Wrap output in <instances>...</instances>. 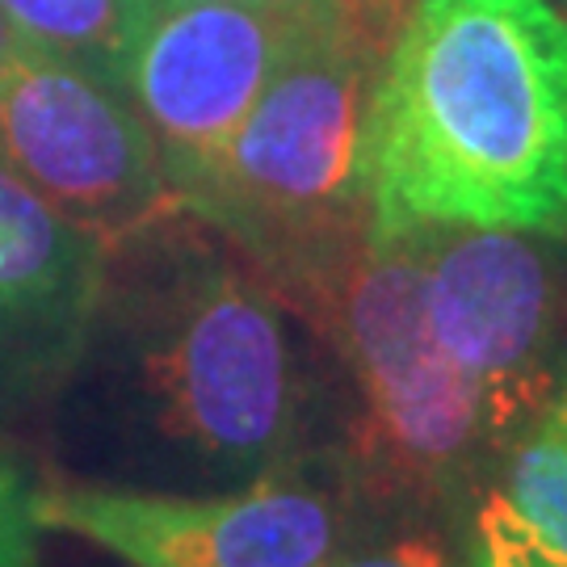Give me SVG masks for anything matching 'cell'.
<instances>
[{
    "mask_svg": "<svg viewBox=\"0 0 567 567\" xmlns=\"http://www.w3.org/2000/svg\"><path fill=\"white\" fill-rule=\"evenodd\" d=\"M152 0H0V13L39 55L76 63L118 89V68Z\"/></svg>",
    "mask_w": 567,
    "mask_h": 567,
    "instance_id": "11",
    "label": "cell"
},
{
    "mask_svg": "<svg viewBox=\"0 0 567 567\" xmlns=\"http://www.w3.org/2000/svg\"><path fill=\"white\" fill-rule=\"evenodd\" d=\"M374 236L567 240V21L547 0H416L365 122Z\"/></svg>",
    "mask_w": 567,
    "mask_h": 567,
    "instance_id": "2",
    "label": "cell"
},
{
    "mask_svg": "<svg viewBox=\"0 0 567 567\" xmlns=\"http://www.w3.org/2000/svg\"><path fill=\"white\" fill-rule=\"evenodd\" d=\"M164 4H278V0H164Z\"/></svg>",
    "mask_w": 567,
    "mask_h": 567,
    "instance_id": "16",
    "label": "cell"
},
{
    "mask_svg": "<svg viewBox=\"0 0 567 567\" xmlns=\"http://www.w3.org/2000/svg\"><path fill=\"white\" fill-rule=\"evenodd\" d=\"M105 240L0 168V400L60 391L84 344Z\"/></svg>",
    "mask_w": 567,
    "mask_h": 567,
    "instance_id": "9",
    "label": "cell"
},
{
    "mask_svg": "<svg viewBox=\"0 0 567 567\" xmlns=\"http://www.w3.org/2000/svg\"><path fill=\"white\" fill-rule=\"evenodd\" d=\"M475 534L484 567H567V379L501 450Z\"/></svg>",
    "mask_w": 567,
    "mask_h": 567,
    "instance_id": "10",
    "label": "cell"
},
{
    "mask_svg": "<svg viewBox=\"0 0 567 567\" xmlns=\"http://www.w3.org/2000/svg\"><path fill=\"white\" fill-rule=\"evenodd\" d=\"M39 534L34 487L0 458V567H39Z\"/></svg>",
    "mask_w": 567,
    "mask_h": 567,
    "instance_id": "12",
    "label": "cell"
},
{
    "mask_svg": "<svg viewBox=\"0 0 567 567\" xmlns=\"http://www.w3.org/2000/svg\"><path fill=\"white\" fill-rule=\"evenodd\" d=\"M30 55H39V51L13 30V21L0 13V76H4L9 68H18L21 60H30Z\"/></svg>",
    "mask_w": 567,
    "mask_h": 567,
    "instance_id": "14",
    "label": "cell"
},
{
    "mask_svg": "<svg viewBox=\"0 0 567 567\" xmlns=\"http://www.w3.org/2000/svg\"><path fill=\"white\" fill-rule=\"evenodd\" d=\"M303 320L224 227L177 194L105 240L102 290L72 374L118 480L224 492L316 458Z\"/></svg>",
    "mask_w": 567,
    "mask_h": 567,
    "instance_id": "1",
    "label": "cell"
},
{
    "mask_svg": "<svg viewBox=\"0 0 567 567\" xmlns=\"http://www.w3.org/2000/svg\"><path fill=\"white\" fill-rule=\"evenodd\" d=\"M328 567H484V564H480V555L463 564L433 529H421V534H400V538H386V543H374V547H358V550L341 547L328 559Z\"/></svg>",
    "mask_w": 567,
    "mask_h": 567,
    "instance_id": "13",
    "label": "cell"
},
{
    "mask_svg": "<svg viewBox=\"0 0 567 567\" xmlns=\"http://www.w3.org/2000/svg\"><path fill=\"white\" fill-rule=\"evenodd\" d=\"M0 168L102 240L177 198L126 93L51 55H30L0 76Z\"/></svg>",
    "mask_w": 567,
    "mask_h": 567,
    "instance_id": "7",
    "label": "cell"
},
{
    "mask_svg": "<svg viewBox=\"0 0 567 567\" xmlns=\"http://www.w3.org/2000/svg\"><path fill=\"white\" fill-rule=\"evenodd\" d=\"M349 487L332 458L224 492L60 480L34 487L42 529L76 534L131 567H328L344 547Z\"/></svg>",
    "mask_w": 567,
    "mask_h": 567,
    "instance_id": "6",
    "label": "cell"
},
{
    "mask_svg": "<svg viewBox=\"0 0 567 567\" xmlns=\"http://www.w3.org/2000/svg\"><path fill=\"white\" fill-rule=\"evenodd\" d=\"M421 257L429 328L475 391L501 450L567 379L564 240L505 227H408Z\"/></svg>",
    "mask_w": 567,
    "mask_h": 567,
    "instance_id": "5",
    "label": "cell"
},
{
    "mask_svg": "<svg viewBox=\"0 0 567 567\" xmlns=\"http://www.w3.org/2000/svg\"><path fill=\"white\" fill-rule=\"evenodd\" d=\"M265 278L341 370L349 408L332 463L349 501L429 522L480 501L496 446L429 328L412 231L374 236L370 219Z\"/></svg>",
    "mask_w": 567,
    "mask_h": 567,
    "instance_id": "3",
    "label": "cell"
},
{
    "mask_svg": "<svg viewBox=\"0 0 567 567\" xmlns=\"http://www.w3.org/2000/svg\"><path fill=\"white\" fill-rule=\"evenodd\" d=\"M547 4H550V9H555V13H559V18L567 21V0H547Z\"/></svg>",
    "mask_w": 567,
    "mask_h": 567,
    "instance_id": "17",
    "label": "cell"
},
{
    "mask_svg": "<svg viewBox=\"0 0 567 567\" xmlns=\"http://www.w3.org/2000/svg\"><path fill=\"white\" fill-rule=\"evenodd\" d=\"M290 30L261 97L189 194L261 274L370 219L365 122L395 30L362 0H286Z\"/></svg>",
    "mask_w": 567,
    "mask_h": 567,
    "instance_id": "4",
    "label": "cell"
},
{
    "mask_svg": "<svg viewBox=\"0 0 567 567\" xmlns=\"http://www.w3.org/2000/svg\"><path fill=\"white\" fill-rule=\"evenodd\" d=\"M362 4L383 21L386 30H395V34L404 30V21L412 18V9H416V0H362Z\"/></svg>",
    "mask_w": 567,
    "mask_h": 567,
    "instance_id": "15",
    "label": "cell"
},
{
    "mask_svg": "<svg viewBox=\"0 0 567 567\" xmlns=\"http://www.w3.org/2000/svg\"><path fill=\"white\" fill-rule=\"evenodd\" d=\"M278 4H164L152 0L118 68V89L147 122L164 173L189 194L227 152L286 47Z\"/></svg>",
    "mask_w": 567,
    "mask_h": 567,
    "instance_id": "8",
    "label": "cell"
}]
</instances>
